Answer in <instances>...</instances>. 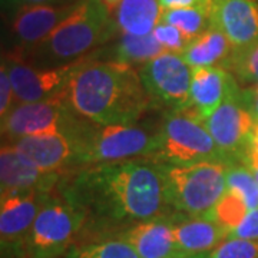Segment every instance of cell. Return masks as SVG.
<instances>
[{
	"label": "cell",
	"mask_w": 258,
	"mask_h": 258,
	"mask_svg": "<svg viewBox=\"0 0 258 258\" xmlns=\"http://www.w3.org/2000/svg\"><path fill=\"white\" fill-rule=\"evenodd\" d=\"M88 57L56 68H37L25 62L19 56L3 57L9 72L16 103H32L49 99L62 93L76 71Z\"/></svg>",
	"instance_id": "cell-11"
},
{
	"label": "cell",
	"mask_w": 258,
	"mask_h": 258,
	"mask_svg": "<svg viewBox=\"0 0 258 258\" xmlns=\"http://www.w3.org/2000/svg\"><path fill=\"white\" fill-rule=\"evenodd\" d=\"M16 105L15 101V92L10 81L9 72L6 64L2 62L0 69V120H5V118L9 115V112Z\"/></svg>",
	"instance_id": "cell-30"
},
{
	"label": "cell",
	"mask_w": 258,
	"mask_h": 258,
	"mask_svg": "<svg viewBox=\"0 0 258 258\" xmlns=\"http://www.w3.org/2000/svg\"><path fill=\"white\" fill-rule=\"evenodd\" d=\"M244 164L251 166L258 165V122L255 123V128L252 131L251 137H249L248 147H247V154H245V159Z\"/></svg>",
	"instance_id": "cell-33"
},
{
	"label": "cell",
	"mask_w": 258,
	"mask_h": 258,
	"mask_svg": "<svg viewBox=\"0 0 258 258\" xmlns=\"http://www.w3.org/2000/svg\"><path fill=\"white\" fill-rule=\"evenodd\" d=\"M228 238L258 241V208L249 210L244 220L240 222V225L231 231Z\"/></svg>",
	"instance_id": "cell-31"
},
{
	"label": "cell",
	"mask_w": 258,
	"mask_h": 258,
	"mask_svg": "<svg viewBox=\"0 0 258 258\" xmlns=\"http://www.w3.org/2000/svg\"><path fill=\"white\" fill-rule=\"evenodd\" d=\"M149 159L171 165H189L204 161L228 162L205 122L189 111L166 115L158 129L157 149Z\"/></svg>",
	"instance_id": "cell-6"
},
{
	"label": "cell",
	"mask_w": 258,
	"mask_h": 258,
	"mask_svg": "<svg viewBox=\"0 0 258 258\" xmlns=\"http://www.w3.org/2000/svg\"><path fill=\"white\" fill-rule=\"evenodd\" d=\"M86 215L53 192L33 222L22 258H60L74 247L82 234Z\"/></svg>",
	"instance_id": "cell-7"
},
{
	"label": "cell",
	"mask_w": 258,
	"mask_h": 258,
	"mask_svg": "<svg viewBox=\"0 0 258 258\" xmlns=\"http://www.w3.org/2000/svg\"><path fill=\"white\" fill-rule=\"evenodd\" d=\"M63 172H46L29 162L9 142L0 151V192H55Z\"/></svg>",
	"instance_id": "cell-15"
},
{
	"label": "cell",
	"mask_w": 258,
	"mask_h": 258,
	"mask_svg": "<svg viewBox=\"0 0 258 258\" xmlns=\"http://www.w3.org/2000/svg\"><path fill=\"white\" fill-rule=\"evenodd\" d=\"M109 15L101 0H79L52 33L20 59L37 68H56L86 57L116 28Z\"/></svg>",
	"instance_id": "cell-3"
},
{
	"label": "cell",
	"mask_w": 258,
	"mask_h": 258,
	"mask_svg": "<svg viewBox=\"0 0 258 258\" xmlns=\"http://www.w3.org/2000/svg\"><path fill=\"white\" fill-rule=\"evenodd\" d=\"M248 211L249 208L240 195L227 189L220 198V201L214 205L211 211L204 217L217 222L230 235L231 231L235 230L240 225V222L244 220Z\"/></svg>",
	"instance_id": "cell-25"
},
{
	"label": "cell",
	"mask_w": 258,
	"mask_h": 258,
	"mask_svg": "<svg viewBox=\"0 0 258 258\" xmlns=\"http://www.w3.org/2000/svg\"><path fill=\"white\" fill-rule=\"evenodd\" d=\"M210 8L200 6L186 9L164 10L161 22H165L168 25L179 29L191 42L210 26Z\"/></svg>",
	"instance_id": "cell-24"
},
{
	"label": "cell",
	"mask_w": 258,
	"mask_h": 258,
	"mask_svg": "<svg viewBox=\"0 0 258 258\" xmlns=\"http://www.w3.org/2000/svg\"><path fill=\"white\" fill-rule=\"evenodd\" d=\"M174 240L182 258L210 254L222 241L228 238V232L217 222L205 217L182 215L172 217Z\"/></svg>",
	"instance_id": "cell-19"
},
{
	"label": "cell",
	"mask_w": 258,
	"mask_h": 258,
	"mask_svg": "<svg viewBox=\"0 0 258 258\" xmlns=\"http://www.w3.org/2000/svg\"><path fill=\"white\" fill-rule=\"evenodd\" d=\"M81 118L66 98V89L49 99L32 103H16L2 120V135L6 141L40 135L47 132L72 131L81 125Z\"/></svg>",
	"instance_id": "cell-10"
},
{
	"label": "cell",
	"mask_w": 258,
	"mask_h": 258,
	"mask_svg": "<svg viewBox=\"0 0 258 258\" xmlns=\"http://www.w3.org/2000/svg\"><path fill=\"white\" fill-rule=\"evenodd\" d=\"M237 85L235 78L225 68H192L189 112L200 119H208Z\"/></svg>",
	"instance_id": "cell-18"
},
{
	"label": "cell",
	"mask_w": 258,
	"mask_h": 258,
	"mask_svg": "<svg viewBox=\"0 0 258 258\" xmlns=\"http://www.w3.org/2000/svg\"><path fill=\"white\" fill-rule=\"evenodd\" d=\"M166 52L158 43L155 36L151 33L147 36H134L128 33H120L116 45L113 47V59L122 63L144 64L158 55Z\"/></svg>",
	"instance_id": "cell-22"
},
{
	"label": "cell",
	"mask_w": 258,
	"mask_h": 258,
	"mask_svg": "<svg viewBox=\"0 0 258 258\" xmlns=\"http://www.w3.org/2000/svg\"><path fill=\"white\" fill-rule=\"evenodd\" d=\"M230 66L242 83H258V42L247 52L232 59Z\"/></svg>",
	"instance_id": "cell-28"
},
{
	"label": "cell",
	"mask_w": 258,
	"mask_h": 258,
	"mask_svg": "<svg viewBox=\"0 0 258 258\" xmlns=\"http://www.w3.org/2000/svg\"><path fill=\"white\" fill-rule=\"evenodd\" d=\"M101 2L103 3V5H105V8H106V9L109 10V12L112 13L113 10L116 9V6L119 5L122 0H101Z\"/></svg>",
	"instance_id": "cell-36"
},
{
	"label": "cell",
	"mask_w": 258,
	"mask_h": 258,
	"mask_svg": "<svg viewBox=\"0 0 258 258\" xmlns=\"http://www.w3.org/2000/svg\"><path fill=\"white\" fill-rule=\"evenodd\" d=\"M174 214L139 222L112 237L128 241L139 258H182L172 232Z\"/></svg>",
	"instance_id": "cell-17"
},
{
	"label": "cell",
	"mask_w": 258,
	"mask_h": 258,
	"mask_svg": "<svg viewBox=\"0 0 258 258\" xmlns=\"http://www.w3.org/2000/svg\"><path fill=\"white\" fill-rule=\"evenodd\" d=\"M60 258H139V255L128 241L118 237H105L75 244Z\"/></svg>",
	"instance_id": "cell-23"
},
{
	"label": "cell",
	"mask_w": 258,
	"mask_h": 258,
	"mask_svg": "<svg viewBox=\"0 0 258 258\" xmlns=\"http://www.w3.org/2000/svg\"><path fill=\"white\" fill-rule=\"evenodd\" d=\"M152 35L155 36L158 43L165 49L166 52L182 53L185 47L188 46L189 40L184 33L172 25H168L165 22H159L157 28L154 29Z\"/></svg>",
	"instance_id": "cell-29"
},
{
	"label": "cell",
	"mask_w": 258,
	"mask_h": 258,
	"mask_svg": "<svg viewBox=\"0 0 258 258\" xmlns=\"http://www.w3.org/2000/svg\"><path fill=\"white\" fill-rule=\"evenodd\" d=\"M161 8L164 10L186 9V8H200L211 6V0H159Z\"/></svg>",
	"instance_id": "cell-32"
},
{
	"label": "cell",
	"mask_w": 258,
	"mask_h": 258,
	"mask_svg": "<svg viewBox=\"0 0 258 258\" xmlns=\"http://www.w3.org/2000/svg\"><path fill=\"white\" fill-rule=\"evenodd\" d=\"M249 98H251V106H252L254 116L258 122V83H255L252 91H249Z\"/></svg>",
	"instance_id": "cell-34"
},
{
	"label": "cell",
	"mask_w": 258,
	"mask_h": 258,
	"mask_svg": "<svg viewBox=\"0 0 258 258\" xmlns=\"http://www.w3.org/2000/svg\"><path fill=\"white\" fill-rule=\"evenodd\" d=\"M3 3L6 2V3H16V0H2Z\"/></svg>",
	"instance_id": "cell-38"
},
{
	"label": "cell",
	"mask_w": 258,
	"mask_h": 258,
	"mask_svg": "<svg viewBox=\"0 0 258 258\" xmlns=\"http://www.w3.org/2000/svg\"><path fill=\"white\" fill-rule=\"evenodd\" d=\"M227 189L238 194L249 210L258 208V181L248 165L242 162L228 164Z\"/></svg>",
	"instance_id": "cell-26"
},
{
	"label": "cell",
	"mask_w": 258,
	"mask_h": 258,
	"mask_svg": "<svg viewBox=\"0 0 258 258\" xmlns=\"http://www.w3.org/2000/svg\"><path fill=\"white\" fill-rule=\"evenodd\" d=\"M204 122L227 161L244 164L249 137L257 123L249 91H242L237 85L220 108Z\"/></svg>",
	"instance_id": "cell-8"
},
{
	"label": "cell",
	"mask_w": 258,
	"mask_h": 258,
	"mask_svg": "<svg viewBox=\"0 0 258 258\" xmlns=\"http://www.w3.org/2000/svg\"><path fill=\"white\" fill-rule=\"evenodd\" d=\"M56 192V191H55ZM53 192L29 191L0 195L2 258H22L30 228Z\"/></svg>",
	"instance_id": "cell-12"
},
{
	"label": "cell",
	"mask_w": 258,
	"mask_h": 258,
	"mask_svg": "<svg viewBox=\"0 0 258 258\" xmlns=\"http://www.w3.org/2000/svg\"><path fill=\"white\" fill-rule=\"evenodd\" d=\"M159 0H122L113 10V23L122 33L147 36L161 22Z\"/></svg>",
	"instance_id": "cell-21"
},
{
	"label": "cell",
	"mask_w": 258,
	"mask_h": 258,
	"mask_svg": "<svg viewBox=\"0 0 258 258\" xmlns=\"http://www.w3.org/2000/svg\"><path fill=\"white\" fill-rule=\"evenodd\" d=\"M208 258H258V241L227 238L212 249Z\"/></svg>",
	"instance_id": "cell-27"
},
{
	"label": "cell",
	"mask_w": 258,
	"mask_h": 258,
	"mask_svg": "<svg viewBox=\"0 0 258 258\" xmlns=\"http://www.w3.org/2000/svg\"><path fill=\"white\" fill-rule=\"evenodd\" d=\"M86 215V228L101 238L123 228L171 215L159 164L149 158L81 166L64 171L56 188ZM122 230V231H123ZM82 231V232H83Z\"/></svg>",
	"instance_id": "cell-1"
},
{
	"label": "cell",
	"mask_w": 258,
	"mask_h": 258,
	"mask_svg": "<svg viewBox=\"0 0 258 258\" xmlns=\"http://www.w3.org/2000/svg\"><path fill=\"white\" fill-rule=\"evenodd\" d=\"M159 164L166 203L176 214L204 217L227 191L230 162L204 161L189 165Z\"/></svg>",
	"instance_id": "cell-4"
},
{
	"label": "cell",
	"mask_w": 258,
	"mask_h": 258,
	"mask_svg": "<svg viewBox=\"0 0 258 258\" xmlns=\"http://www.w3.org/2000/svg\"><path fill=\"white\" fill-rule=\"evenodd\" d=\"M210 25L228 37L234 49L232 59L242 55L258 42V2L211 0Z\"/></svg>",
	"instance_id": "cell-14"
},
{
	"label": "cell",
	"mask_w": 258,
	"mask_h": 258,
	"mask_svg": "<svg viewBox=\"0 0 258 258\" xmlns=\"http://www.w3.org/2000/svg\"><path fill=\"white\" fill-rule=\"evenodd\" d=\"M191 68L230 66L234 55L228 37L220 29L210 25L201 35L192 39L181 53Z\"/></svg>",
	"instance_id": "cell-20"
},
{
	"label": "cell",
	"mask_w": 258,
	"mask_h": 258,
	"mask_svg": "<svg viewBox=\"0 0 258 258\" xmlns=\"http://www.w3.org/2000/svg\"><path fill=\"white\" fill-rule=\"evenodd\" d=\"M139 76L155 105L171 112H185L191 108L192 68L181 53L164 52L139 66Z\"/></svg>",
	"instance_id": "cell-9"
},
{
	"label": "cell",
	"mask_w": 258,
	"mask_h": 258,
	"mask_svg": "<svg viewBox=\"0 0 258 258\" xmlns=\"http://www.w3.org/2000/svg\"><path fill=\"white\" fill-rule=\"evenodd\" d=\"M75 5H25L12 22L16 46L23 52L36 47L72 13Z\"/></svg>",
	"instance_id": "cell-16"
},
{
	"label": "cell",
	"mask_w": 258,
	"mask_h": 258,
	"mask_svg": "<svg viewBox=\"0 0 258 258\" xmlns=\"http://www.w3.org/2000/svg\"><path fill=\"white\" fill-rule=\"evenodd\" d=\"M81 125L72 131L47 132L40 135L12 139L6 142L12 144L29 162L40 168L42 171L64 172L76 168L78 131Z\"/></svg>",
	"instance_id": "cell-13"
},
{
	"label": "cell",
	"mask_w": 258,
	"mask_h": 258,
	"mask_svg": "<svg viewBox=\"0 0 258 258\" xmlns=\"http://www.w3.org/2000/svg\"><path fill=\"white\" fill-rule=\"evenodd\" d=\"M158 145V131L134 125H101L83 120L78 131L76 168L105 162L151 158Z\"/></svg>",
	"instance_id": "cell-5"
},
{
	"label": "cell",
	"mask_w": 258,
	"mask_h": 258,
	"mask_svg": "<svg viewBox=\"0 0 258 258\" xmlns=\"http://www.w3.org/2000/svg\"><path fill=\"white\" fill-rule=\"evenodd\" d=\"M191 258H208V254H203V255H197V257H191Z\"/></svg>",
	"instance_id": "cell-37"
},
{
	"label": "cell",
	"mask_w": 258,
	"mask_h": 258,
	"mask_svg": "<svg viewBox=\"0 0 258 258\" xmlns=\"http://www.w3.org/2000/svg\"><path fill=\"white\" fill-rule=\"evenodd\" d=\"M66 98L81 118L101 125H134L154 106L138 69L92 57L68 83Z\"/></svg>",
	"instance_id": "cell-2"
},
{
	"label": "cell",
	"mask_w": 258,
	"mask_h": 258,
	"mask_svg": "<svg viewBox=\"0 0 258 258\" xmlns=\"http://www.w3.org/2000/svg\"><path fill=\"white\" fill-rule=\"evenodd\" d=\"M62 0H16V3L25 5H56Z\"/></svg>",
	"instance_id": "cell-35"
}]
</instances>
